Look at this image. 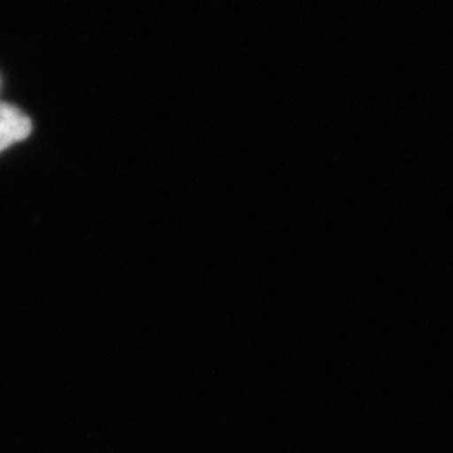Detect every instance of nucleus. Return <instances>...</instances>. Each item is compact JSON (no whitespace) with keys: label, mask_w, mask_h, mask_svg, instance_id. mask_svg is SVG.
I'll use <instances>...</instances> for the list:
<instances>
[{"label":"nucleus","mask_w":453,"mask_h":453,"mask_svg":"<svg viewBox=\"0 0 453 453\" xmlns=\"http://www.w3.org/2000/svg\"><path fill=\"white\" fill-rule=\"evenodd\" d=\"M31 133V121L14 106L0 104V151L24 140Z\"/></svg>","instance_id":"obj_1"}]
</instances>
